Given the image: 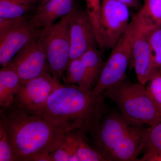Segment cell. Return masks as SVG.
Segmentation results:
<instances>
[{"mask_svg":"<svg viewBox=\"0 0 161 161\" xmlns=\"http://www.w3.org/2000/svg\"><path fill=\"white\" fill-rule=\"evenodd\" d=\"M133 35L134 26L131 20L126 31L113 47L104 64L98 82L92 90L94 95L103 94L126 78V72L132 59Z\"/></svg>","mask_w":161,"mask_h":161,"instance_id":"5b68a950","label":"cell"},{"mask_svg":"<svg viewBox=\"0 0 161 161\" xmlns=\"http://www.w3.org/2000/svg\"><path fill=\"white\" fill-rule=\"evenodd\" d=\"M21 78L14 69L7 64L0 69V107L3 110L14 103L21 83Z\"/></svg>","mask_w":161,"mask_h":161,"instance_id":"9a60e30c","label":"cell"},{"mask_svg":"<svg viewBox=\"0 0 161 161\" xmlns=\"http://www.w3.org/2000/svg\"><path fill=\"white\" fill-rule=\"evenodd\" d=\"M49 0H35V6L36 8V10L38 8L43 6L44 4H45Z\"/></svg>","mask_w":161,"mask_h":161,"instance_id":"f546056e","label":"cell"},{"mask_svg":"<svg viewBox=\"0 0 161 161\" xmlns=\"http://www.w3.org/2000/svg\"><path fill=\"white\" fill-rule=\"evenodd\" d=\"M30 25L28 19L23 20L12 29L0 35V64H9L13 58L30 41L40 34Z\"/></svg>","mask_w":161,"mask_h":161,"instance_id":"7c38bea8","label":"cell"},{"mask_svg":"<svg viewBox=\"0 0 161 161\" xmlns=\"http://www.w3.org/2000/svg\"><path fill=\"white\" fill-rule=\"evenodd\" d=\"M80 59L85 68L93 89L98 82L104 64L101 54L97 47H95L84 53Z\"/></svg>","mask_w":161,"mask_h":161,"instance_id":"e0dca14e","label":"cell"},{"mask_svg":"<svg viewBox=\"0 0 161 161\" xmlns=\"http://www.w3.org/2000/svg\"><path fill=\"white\" fill-rule=\"evenodd\" d=\"M129 7L118 0H102L98 46L112 49L130 25Z\"/></svg>","mask_w":161,"mask_h":161,"instance_id":"8992f818","label":"cell"},{"mask_svg":"<svg viewBox=\"0 0 161 161\" xmlns=\"http://www.w3.org/2000/svg\"><path fill=\"white\" fill-rule=\"evenodd\" d=\"M146 85L148 95L161 112V73L152 76Z\"/></svg>","mask_w":161,"mask_h":161,"instance_id":"d4e9b609","label":"cell"},{"mask_svg":"<svg viewBox=\"0 0 161 161\" xmlns=\"http://www.w3.org/2000/svg\"><path fill=\"white\" fill-rule=\"evenodd\" d=\"M76 131L68 132L60 146L50 153L51 161H78L76 153Z\"/></svg>","mask_w":161,"mask_h":161,"instance_id":"d6986e66","label":"cell"},{"mask_svg":"<svg viewBox=\"0 0 161 161\" xmlns=\"http://www.w3.org/2000/svg\"><path fill=\"white\" fill-rule=\"evenodd\" d=\"M134 16L150 30L161 26V0H144L143 6Z\"/></svg>","mask_w":161,"mask_h":161,"instance_id":"2e32d148","label":"cell"},{"mask_svg":"<svg viewBox=\"0 0 161 161\" xmlns=\"http://www.w3.org/2000/svg\"><path fill=\"white\" fill-rule=\"evenodd\" d=\"M35 9L19 0H0V18L18 19L30 17L29 13Z\"/></svg>","mask_w":161,"mask_h":161,"instance_id":"ffe728a7","label":"cell"},{"mask_svg":"<svg viewBox=\"0 0 161 161\" xmlns=\"http://www.w3.org/2000/svg\"><path fill=\"white\" fill-rule=\"evenodd\" d=\"M103 94L75 85L61 84L40 109L33 112L69 131L81 130L94 137L108 112Z\"/></svg>","mask_w":161,"mask_h":161,"instance_id":"6da1fadb","label":"cell"},{"mask_svg":"<svg viewBox=\"0 0 161 161\" xmlns=\"http://www.w3.org/2000/svg\"><path fill=\"white\" fill-rule=\"evenodd\" d=\"M77 7L75 0H49L35 10L28 22L35 29L40 31L69 14Z\"/></svg>","mask_w":161,"mask_h":161,"instance_id":"4fadbf2b","label":"cell"},{"mask_svg":"<svg viewBox=\"0 0 161 161\" xmlns=\"http://www.w3.org/2000/svg\"><path fill=\"white\" fill-rule=\"evenodd\" d=\"M0 161H17L5 125L0 121Z\"/></svg>","mask_w":161,"mask_h":161,"instance_id":"cb8c5ba5","label":"cell"},{"mask_svg":"<svg viewBox=\"0 0 161 161\" xmlns=\"http://www.w3.org/2000/svg\"><path fill=\"white\" fill-rule=\"evenodd\" d=\"M149 40L152 61V77L161 73V26L150 31Z\"/></svg>","mask_w":161,"mask_h":161,"instance_id":"7402d4cb","label":"cell"},{"mask_svg":"<svg viewBox=\"0 0 161 161\" xmlns=\"http://www.w3.org/2000/svg\"><path fill=\"white\" fill-rule=\"evenodd\" d=\"M131 125L121 114L116 112L106 114L93 137L96 149L107 158L108 153L129 132Z\"/></svg>","mask_w":161,"mask_h":161,"instance_id":"8fae6325","label":"cell"},{"mask_svg":"<svg viewBox=\"0 0 161 161\" xmlns=\"http://www.w3.org/2000/svg\"><path fill=\"white\" fill-rule=\"evenodd\" d=\"M66 77L64 81L70 84H77L81 88L93 90L85 68L80 58L69 61L65 70Z\"/></svg>","mask_w":161,"mask_h":161,"instance_id":"ac0fdd59","label":"cell"},{"mask_svg":"<svg viewBox=\"0 0 161 161\" xmlns=\"http://www.w3.org/2000/svg\"><path fill=\"white\" fill-rule=\"evenodd\" d=\"M142 130L133 125L125 136L107 155L109 161H139L137 157L143 148Z\"/></svg>","mask_w":161,"mask_h":161,"instance_id":"5bb4252c","label":"cell"},{"mask_svg":"<svg viewBox=\"0 0 161 161\" xmlns=\"http://www.w3.org/2000/svg\"><path fill=\"white\" fill-rule=\"evenodd\" d=\"M88 14L98 42L100 28V9L102 0H85Z\"/></svg>","mask_w":161,"mask_h":161,"instance_id":"484cf974","label":"cell"},{"mask_svg":"<svg viewBox=\"0 0 161 161\" xmlns=\"http://www.w3.org/2000/svg\"><path fill=\"white\" fill-rule=\"evenodd\" d=\"M143 148L146 152H161V121L142 131Z\"/></svg>","mask_w":161,"mask_h":161,"instance_id":"603a6c76","label":"cell"},{"mask_svg":"<svg viewBox=\"0 0 161 161\" xmlns=\"http://www.w3.org/2000/svg\"><path fill=\"white\" fill-rule=\"evenodd\" d=\"M69 14L57 23L40 31L39 41L46 55L52 75L59 79L69 62L71 42Z\"/></svg>","mask_w":161,"mask_h":161,"instance_id":"277c9868","label":"cell"},{"mask_svg":"<svg viewBox=\"0 0 161 161\" xmlns=\"http://www.w3.org/2000/svg\"><path fill=\"white\" fill-rule=\"evenodd\" d=\"M105 97L116 104L121 114L130 124L154 125L161 121V112L150 98L146 86L132 83L126 78L106 90Z\"/></svg>","mask_w":161,"mask_h":161,"instance_id":"3957f363","label":"cell"},{"mask_svg":"<svg viewBox=\"0 0 161 161\" xmlns=\"http://www.w3.org/2000/svg\"><path fill=\"white\" fill-rule=\"evenodd\" d=\"M120 3L128 6L129 8H137L139 7V0H118Z\"/></svg>","mask_w":161,"mask_h":161,"instance_id":"f1b7e54d","label":"cell"},{"mask_svg":"<svg viewBox=\"0 0 161 161\" xmlns=\"http://www.w3.org/2000/svg\"><path fill=\"white\" fill-rule=\"evenodd\" d=\"M0 121L7 130L17 161H32L41 153H51L70 132L14 103L1 111Z\"/></svg>","mask_w":161,"mask_h":161,"instance_id":"7a4b0ae2","label":"cell"},{"mask_svg":"<svg viewBox=\"0 0 161 161\" xmlns=\"http://www.w3.org/2000/svg\"><path fill=\"white\" fill-rule=\"evenodd\" d=\"M139 161H161V152L156 151H148Z\"/></svg>","mask_w":161,"mask_h":161,"instance_id":"83f0119b","label":"cell"},{"mask_svg":"<svg viewBox=\"0 0 161 161\" xmlns=\"http://www.w3.org/2000/svg\"><path fill=\"white\" fill-rule=\"evenodd\" d=\"M85 132L78 130L76 137V153L78 161H108L97 149L89 146L84 139Z\"/></svg>","mask_w":161,"mask_h":161,"instance_id":"44dd1931","label":"cell"},{"mask_svg":"<svg viewBox=\"0 0 161 161\" xmlns=\"http://www.w3.org/2000/svg\"><path fill=\"white\" fill-rule=\"evenodd\" d=\"M69 21L71 42L69 62L80 58L89 50L97 47L98 43L86 10L79 9L77 6L70 13Z\"/></svg>","mask_w":161,"mask_h":161,"instance_id":"ba28073f","label":"cell"},{"mask_svg":"<svg viewBox=\"0 0 161 161\" xmlns=\"http://www.w3.org/2000/svg\"><path fill=\"white\" fill-rule=\"evenodd\" d=\"M61 84L59 79L46 72L37 77L21 81L14 104L29 112L40 109Z\"/></svg>","mask_w":161,"mask_h":161,"instance_id":"52a82bcc","label":"cell"},{"mask_svg":"<svg viewBox=\"0 0 161 161\" xmlns=\"http://www.w3.org/2000/svg\"><path fill=\"white\" fill-rule=\"evenodd\" d=\"M132 20L134 26L132 60L139 82L146 86L152 74L149 37L150 31L136 19Z\"/></svg>","mask_w":161,"mask_h":161,"instance_id":"30bf717a","label":"cell"},{"mask_svg":"<svg viewBox=\"0 0 161 161\" xmlns=\"http://www.w3.org/2000/svg\"><path fill=\"white\" fill-rule=\"evenodd\" d=\"M39 36L20 50L9 63L22 81L36 78L49 70L46 55L39 43Z\"/></svg>","mask_w":161,"mask_h":161,"instance_id":"9c48e42d","label":"cell"},{"mask_svg":"<svg viewBox=\"0 0 161 161\" xmlns=\"http://www.w3.org/2000/svg\"><path fill=\"white\" fill-rule=\"evenodd\" d=\"M19 1L23 3L29 5V6H32L33 7L35 8V10H36L35 6V0H19Z\"/></svg>","mask_w":161,"mask_h":161,"instance_id":"4dcf8cb0","label":"cell"},{"mask_svg":"<svg viewBox=\"0 0 161 161\" xmlns=\"http://www.w3.org/2000/svg\"><path fill=\"white\" fill-rule=\"evenodd\" d=\"M29 19V18L18 19L0 18V35L3 34L8 31L23 20Z\"/></svg>","mask_w":161,"mask_h":161,"instance_id":"4316f807","label":"cell"}]
</instances>
